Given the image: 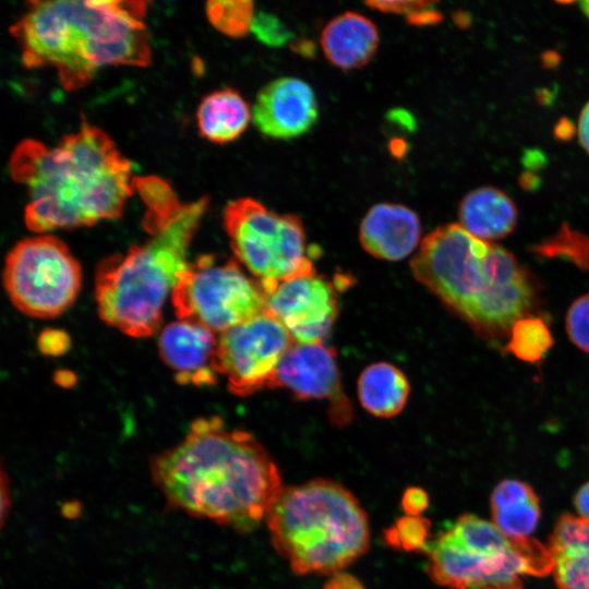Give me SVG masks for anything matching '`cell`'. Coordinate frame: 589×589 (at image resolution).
Here are the masks:
<instances>
[{
	"instance_id": "4316f807",
	"label": "cell",
	"mask_w": 589,
	"mask_h": 589,
	"mask_svg": "<svg viewBox=\"0 0 589 589\" xmlns=\"http://www.w3.org/2000/svg\"><path fill=\"white\" fill-rule=\"evenodd\" d=\"M251 32L268 47H283L293 38V33L278 16L264 11L254 15Z\"/></svg>"
},
{
	"instance_id": "ffe728a7",
	"label": "cell",
	"mask_w": 589,
	"mask_h": 589,
	"mask_svg": "<svg viewBox=\"0 0 589 589\" xmlns=\"http://www.w3.org/2000/svg\"><path fill=\"white\" fill-rule=\"evenodd\" d=\"M252 119V109L241 94L230 87L206 95L196 111L202 137L217 144L238 139Z\"/></svg>"
},
{
	"instance_id": "603a6c76",
	"label": "cell",
	"mask_w": 589,
	"mask_h": 589,
	"mask_svg": "<svg viewBox=\"0 0 589 589\" xmlns=\"http://www.w3.org/2000/svg\"><path fill=\"white\" fill-rule=\"evenodd\" d=\"M532 252L543 259L570 262L581 271L589 267V237L566 223L553 236L533 245Z\"/></svg>"
},
{
	"instance_id": "8992f818",
	"label": "cell",
	"mask_w": 589,
	"mask_h": 589,
	"mask_svg": "<svg viewBox=\"0 0 589 589\" xmlns=\"http://www.w3.org/2000/svg\"><path fill=\"white\" fill-rule=\"evenodd\" d=\"M265 521L273 546L297 575L339 573L370 544L365 512L334 480L283 486Z\"/></svg>"
},
{
	"instance_id": "5bb4252c",
	"label": "cell",
	"mask_w": 589,
	"mask_h": 589,
	"mask_svg": "<svg viewBox=\"0 0 589 589\" xmlns=\"http://www.w3.org/2000/svg\"><path fill=\"white\" fill-rule=\"evenodd\" d=\"M318 118L312 87L298 77L276 79L263 86L252 107L257 130L274 140H290L309 132Z\"/></svg>"
},
{
	"instance_id": "52a82bcc",
	"label": "cell",
	"mask_w": 589,
	"mask_h": 589,
	"mask_svg": "<svg viewBox=\"0 0 589 589\" xmlns=\"http://www.w3.org/2000/svg\"><path fill=\"white\" fill-rule=\"evenodd\" d=\"M224 227L235 259L261 286L315 273L301 219L277 214L251 197L230 201Z\"/></svg>"
},
{
	"instance_id": "74e56055",
	"label": "cell",
	"mask_w": 589,
	"mask_h": 589,
	"mask_svg": "<svg viewBox=\"0 0 589 589\" xmlns=\"http://www.w3.org/2000/svg\"><path fill=\"white\" fill-rule=\"evenodd\" d=\"M575 132V128L570 122H560L555 129L558 139H569Z\"/></svg>"
},
{
	"instance_id": "2e32d148",
	"label": "cell",
	"mask_w": 589,
	"mask_h": 589,
	"mask_svg": "<svg viewBox=\"0 0 589 589\" xmlns=\"http://www.w3.org/2000/svg\"><path fill=\"white\" fill-rule=\"evenodd\" d=\"M421 225L418 215L407 206L380 203L363 217L359 239L363 249L376 259L399 261L418 245Z\"/></svg>"
},
{
	"instance_id": "f546056e",
	"label": "cell",
	"mask_w": 589,
	"mask_h": 589,
	"mask_svg": "<svg viewBox=\"0 0 589 589\" xmlns=\"http://www.w3.org/2000/svg\"><path fill=\"white\" fill-rule=\"evenodd\" d=\"M432 1H368L371 9L394 14H402L406 20L425 9Z\"/></svg>"
},
{
	"instance_id": "d590c367",
	"label": "cell",
	"mask_w": 589,
	"mask_h": 589,
	"mask_svg": "<svg viewBox=\"0 0 589 589\" xmlns=\"http://www.w3.org/2000/svg\"><path fill=\"white\" fill-rule=\"evenodd\" d=\"M10 489H9V480L7 478V474L4 473V470H2L1 474V524H4L7 514L10 508Z\"/></svg>"
},
{
	"instance_id": "484cf974",
	"label": "cell",
	"mask_w": 589,
	"mask_h": 589,
	"mask_svg": "<svg viewBox=\"0 0 589 589\" xmlns=\"http://www.w3.org/2000/svg\"><path fill=\"white\" fill-rule=\"evenodd\" d=\"M430 522L422 516L405 515L385 531V540L404 551L424 550L428 545Z\"/></svg>"
},
{
	"instance_id": "4dcf8cb0",
	"label": "cell",
	"mask_w": 589,
	"mask_h": 589,
	"mask_svg": "<svg viewBox=\"0 0 589 589\" xmlns=\"http://www.w3.org/2000/svg\"><path fill=\"white\" fill-rule=\"evenodd\" d=\"M428 505L429 497L423 489L408 488L402 494L401 506L406 515L421 516Z\"/></svg>"
},
{
	"instance_id": "d6a6232c",
	"label": "cell",
	"mask_w": 589,
	"mask_h": 589,
	"mask_svg": "<svg viewBox=\"0 0 589 589\" xmlns=\"http://www.w3.org/2000/svg\"><path fill=\"white\" fill-rule=\"evenodd\" d=\"M324 589H364V587L353 576L336 573L325 584Z\"/></svg>"
},
{
	"instance_id": "7a4b0ae2",
	"label": "cell",
	"mask_w": 589,
	"mask_h": 589,
	"mask_svg": "<svg viewBox=\"0 0 589 589\" xmlns=\"http://www.w3.org/2000/svg\"><path fill=\"white\" fill-rule=\"evenodd\" d=\"M132 169L112 139L84 119L53 147L21 141L9 159L12 179L27 193L25 225L39 235L119 218L135 192Z\"/></svg>"
},
{
	"instance_id": "ab89813d",
	"label": "cell",
	"mask_w": 589,
	"mask_h": 589,
	"mask_svg": "<svg viewBox=\"0 0 589 589\" xmlns=\"http://www.w3.org/2000/svg\"><path fill=\"white\" fill-rule=\"evenodd\" d=\"M293 50L303 56H309L313 53L314 48L311 41L302 40L294 45Z\"/></svg>"
},
{
	"instance_id": "4fadbf2b",
	"label": "cell",
	"mask_w": 589,
	"mask_h": 589,
	"mask_svg": "<svg viewBox=\"0 0 589 589\" xmlns=\"http://www.w3.org/2000/svg\"><path fill=\"white\" fill-rule=\"evenodd\" d=\"M277 387L299 399H327L336 424H346L352 418V408L341 389L336 353L324 342H294L277 368L273 388Z\"/></svg>"
},
{
	"instance_id": "8d00e7d4",
	"label": "cell",
	"mask_w": 589,
	"mask_h": 589,
	"mask_svg": "<svg viewBox=\"0 0 589 589\" xmlns=\"http://www.w3.org/2000/svg\"><path fill=\"white\" fill-rule=\"evenodd\" d=\"M389 116L393 122H396L401 127L407 128L408 130H412L414 127V120L412 119V116L402 109L393 110Z\"/></svg>"
},
{
	"instance_id": "5b68a950",
	"label": "cell",
	"mask_w": 589,
	"mask_h": 589,
	"mask_svg": "<svg viewBox=\"0 0 589 589\" xmlns=\"http://www.w3.org/2000/svg\"><path fill=\"white\" fill-rule=\"evenodd\" d=\"M410 268L419 283L485 339L507 338L515 322L531 314L538 302L537 283L517 259L459 224L429 233Z\"/></svg>"
},
{
	"instance_id": "ac0fdd59",
	"label": "cell",
	"mask_w": 589,
	"mask_h": 589,
	"mask_svg": "<svg viewBox=\"0 0 589 589\" xmlns=\"http://www.w3.org/2000/svg\"><path fill=\"white\" fill-rule=\"evenodd\" d=\"M458 217L459 225L469 233L490 242L505 238L515 229L518 212L504 191L480 187L464 196Z\"/></svg>"
},
{
	"instance_id": "9a60e30c",
	"label": "cell",
	"mask_w": 589,
	"mask_h": 589,
	"mask_svg": "<svg viewBox=\"0 0 589 589\" xmlns=\"http://www.w3.org/2000/svg\"><path fill=\"white\" fill-rule=\"evenodd\" d=\"M217 345L218 335L212 330L178 320L160 332L158 352L179 383L212 385L217 375L214 366Z\"/></svg>"
},
{
	"instance_id": "f1b7e54d",
	"label": "cell",
	"mask_w": 589,
	"mask_h": 589,
	"mask_svg": "<svg viewBox=\"0 0 589 589\" xmlns=\"http://www.w3.org/2000/svg\"><path fill=\"white\" fill-rule=\"evenodd\" d=\"M538 497L533 489L519 480L507 479L500 482L491 494V508L498 510Z\"/></svg>"
},
{
	"instance_id": "d4e9b609",
	"label": "cell",
	"mask_w": 589,
	"mask_h": 589,
	"mask_svg": "<svg viewBox=\"0 0 589 589\" xmlns=\"http://www.w3.org/2000/svg\"><path fill=\"white\" fill-rule=\"evenodd\" d=\"M493 524L509 539L529 538L540 519L539 497L492 512Z\"/></svg>"
},
{
	"instance_id": "e575fe53",
	"label": "cell",
	"mask_w": 589,
	"mask_h": 589,
	"mask_svg": "<svg viewBox=\"0 0 589 589\" xmlns=\"http://www.w3.org/2000/svg\"><path fill=\"white\" fill-rule=\"evenodd\" d=\"M575 507L580 517L589 520V481L576 493Z\"/></svg>"
},
{
	"instance_id": "8fae6325",
	"label": "cell",
	"mask_w": 589,
	"mask_h": 589,
	"mask_svg": "<svg viewBox=\"0 0 589 589\" xmlns=\"http://www.w3.org/2000/svg\"><path fill=\"white\" fill-rule=\"evenodd\" d=\"M428 576L450 589H520L528 575L518 539L505 549H483L449 528L425 546Z\"/></svg>"
},
{
	"instance_id": "44dd1931",
	"label": "cell",
	"mask_w": 589,
	"mask_h": 589,
	"mask_svg": "<svg viewBox=\"0 0 589 589\" xmlns=\"http://www.w3.org/2000/svg\"><path fill=\"white\" fill-rule=\"evenodd\" d=\"M410 386L405 374L395 365L377 362L366 366L358 380L361 406L378 418H392L405 407Z\"/></svg>"
},
{
	"instance_id": "e0dca14e",
	"label": "cell",
	"mask_w": 589,
	"mask_h": 589,
	"mask_svg": "<svg viewBox=\"0 0 589 589\" xmlns=\"http://www.w3.org/2000/svg\"><path fill=\"white\" fill-rule=\"evenodd\" d=\"M380 43L375 24L357 12H345L327 23L321 35V47L327 60L340 70L364 67Z\"/></svg>"
},
{
	"instance_id": "d6986e66",
	"label": "cell",
	"mask_w": 589,
	"mask_h": 589,
	"mask_svg": "<svg viewBox=\"0 0 589 589\" xmlns=\"http://www.w3.org/2000/svg\"><path fill=\"white\" fill-rule=\"evenodd\" d=\"M558 589H589V520L562 516L551 536Z\"/></svg>"
},
{
	"instance_id": "6da1fadb",
	"label": "cell",
	"mask_w": 589,
	"mask_h": 589,
	"mask_svg": "<svg viewBox=\"0 0 589 589\" xmlns=\"http://www.w3.org/2000/svg\"><path fill=\"white\" fill-rule=\"evenodd\" d=\"M149 469L168 506L242 532L265 519L283 489L265 447L219 417L194 420L181 442L151 458Z\"/></svg>"
},
{
	"instance_id": "9c48e42d",
	"label": "cell",
	"mask_w": 589,
	"mask_h": 589,
	"mask_svg": "<svg viewBox=\"0 0 589 589\" xmlns=\"http://www.w3.org/2000/svg\"><path fill=\"white\" fill-rule=\"evenodd\" d=\"M2 279L19 311L37 318H51L75 301L82 269L62 240L43 233L19 241L9 251Z\"/></svg>"
},
{
	"instance_id": "1f68e13d",
	"label": "cell",
	"mask_w": 589,
	"mask_h": 589,
	"mask_svg": "<svg viewBox=\"0 0 589 589\" xmlns=\"http://www.w3.org/2000/svg\"><path fill=\"white\" fill-rule=\"evenodd\" d=\"M63 333L51 330L50 333H43L39 338V345L44 352L51 354L63 352L68 348V338H62Z\"/></svg>"
},
{
	"instance_id": "ba28073f",
	"label": "cell",
	"mask_w": 589,
	"mask_h": 589,
	"mask_svg": "<svg viewBox=\"0 0 589 589\" xmlns=\"http://www.w3.org/2000/svg\"><path fill=\"white\" fill-rule=\"evenodd\" d=\"M178 320L216 335L238 326L266 310L264 290L248 276L236 259L201 255L179 275L171 292Z\"/></svg>"
},
{
	"instance_id": "60d3db41",
	"label": "cell",
	"mask_w": 589,
	"mask_h": 589,
	"mask_svg": "<svg viewBox=\"0 0 589 589\" xmlns=\"http://www.w3.org/2000/svg\"><path fill=\"white\" fill-rule=\"evenodd\" d=\"M580 9L584 12V14L589 19V1L580 2Z\"/></svg>"
},
{
	"instance_id": "836d02e7",
	"label": "cell",
	"mask_w": 589,
	"mask_h": 589,
	"mask_svg": "<svg viewBox=\"0 0 589 589\" xmlns=\"http://www.w3.org/2000/svg\"><path fill=\"white\" fill-rule=\"evenodd\" d=\"M576 131L581 146L589 154V101L580 111Z\"/></svg>"
},
{
	"instance_id": "3957f363",
	"label": "cell",
	"mask_w": 589,
	"mask_h": 589,
	"mask_svg": "<svg viewBox=\"0 0 589 589\" xmlns=\"http://www.w3.org/2000/svg\"><path fill=\"white\" fill-rule=\"evenodd\" d=\"M134 190L145 205L142 225L151 238L99 263L95 299L106 324L131 337L144 338L161 325L163 306L189 264L188 249L207 209L208 197L182 203L172 188L156 176H136Z\"/></svg>"
},
{
	"instance_id": "cb8c5ba5",
	"label": "cell",
	"mask_w": 589,
	"mask_h": 589,
	"mask_svg": "<svg viewBox=\"0 0 589 589\" xmlns=\"http://www.w3.org/2000/svg\"><path fill=\"white\" fill-rule=\"evenodd\" d=\"M205 11L211 24L227 36L239 38L251 31L254 19L252 1H209Z\"/></svg>"
},
{
	"instance_id": "30bf717a",
	"label": "cell",
	"mask_w": 589,
	"mask_h": 589,
	"mask_svg": "<svg viewBox=\"0 0 589 589\" xmlns=\"http://www.w3.org/2000/svg\"><path fill=\"white\" fill-rule=\"evenodd\" d=\"M296 341L269 311L218 335L215 371L241 397L273 388L277 368Z\"/></svg>"
},
{
	"instance_id": "277c9868",
	"label": "cell",
	"mask_w": 589,
	"mask_h": 589,
	"mask_svg": "<svg viewBox=\"0 0 589 589\" xmlns=\"http://www.w3.org/2000/svg\"><path fill=\"white\" fill-rule=\"evenodd\" d=\"M146 11L140 0L29 1L10 34L26 68L50 67L61 86L74 91L104 67L151 63Z\"/></svg>"
},
{
	"instance_id": "f35d334b",
	"label": "cell",
	"mask_w": 589,
	"mask_h": 589,
	"mask_svg": "<svg viewBox=\"0 0 589 589\" xmlns=\"http://www.w3.org/2000/svg\"><path fill=\"white\" fill-rule=\"evenodd\" d=\"M389 151L396 157H401L407 151V145L402 140H393L389 143Z\"/></svg>"
},
{
	"instance_id": "83f0119b",
	"label": "cell",
	"mask_w": 589,
	"mask_h": 589,
	"mask_svg": "<svg viewBox=\"0 0 589 589\" xmlns=\"http://www.w3.org/2000/svg\"><path fill=\"white\" fill-rule=\"evenodd\" d=\"M565 325L570 341L589 353V293L577 298L570 304Z\"/></svg>"
},
{
	"instance_id": "7c38bea8",
	"label": "cell",
	"mask_w": 589,
	"mask_h": 589,
	"mask_svg": "<svg viewBox=\"0 0 589 589\" xmlns=\"http://www.w3.org/2000/svg\"><path fill=\"white\" fill-rule=\"evenodd\" d=\"M262 288L266 310L296 342L320 344L328 336L338 315L337 294L330 281L312 273Z\"/></svg>"
},
{
	"instance_id": "7402d4cb",
	"label": "cell",
	"mask_w": 589,
	"mask_h": 589,
	"mask_svg": "<svg viewBox=\"0 0 589 589\" xmlns=\"http://www.w3.org/2000/svg\"><path fill=\"white\" fill-rule=\"evenodd\" d=\"M552 345L553 337L549 325L542 317L529 314L512 326L505 349L524 362L536 363L545 356Z\"/></svg>"
}]
</instances>
